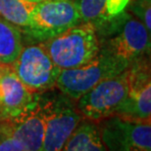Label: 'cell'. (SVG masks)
I'll list each match as a JSON object with an SVG mask.
<instances>
[{
    "instance_id": "cell-1",
    "label": "cell",
    "mask_w": 151,
    "mask_h": 151,
    "mask_svg": "<svg viewBox=\"0 0 151 151\" xmlns=\"http://www.w3.org/2000/svg\"><path fill=\"white\" fill-rule=\"evenodd\" d=\"M99 51L128 63L149 56L150 32L142 22L125 10L95 27Z\"/></svg>"
},
{
    "instance_id": "cell-2",
    "label": "cell",
    "mask_w": 151,
    "mask_h": 151,
    "mask_svg": "<svg viewBox=\"0 0 151 151\" xmlns=\"http://www.w3.org/2000/svg\"><path fill=\"white\" fill-rule=\"evenodd\" d=\"M59 69L78 67L99 52L94 25L81 22L57 36L40 42Z\"/></svg>"
},
{
    "instance_id": "cell-3",
    "label": "cell",
    "mask_w": 151,
    "mask_h": 151,
    "mask_svg": "<svg viewBox=\"0 0 151 151\" xmlns=\"http://www.w3.org/2000/svg\"><path fill=\"white\" fill-rule=\"evenodd\" d=\"M130 66L126 60L99 51L88 63L78 67L61 70L55 86L74 101L98 83L125 71Z\"/></svg>"
},
{
    "instance_id": "cell-4",
    "label": "cell",
    "mask_w": 151,
    "mask_h": 151,
    "mask_svg": "<svg viewBox=\"0 0 151 151\" xmlns=\"http://www.w3.org/2000/svg\"><path fill=\"white\" fill-rule=\"evenodd\" d=\"M81 22L76 0H44L34 5L30 24L23 30L33 39L42 42Z\"/></svg>"
},
{
    "instance_id": "cell-5",
    "label": "cell",
    "mask_w": 151,
    "mask_h": 151,
    "mask_svg": "<svg viewBox=\"0 0 151 151\" xmlns=\"http://www.w3.org/2000/svg\"><path fill=\"white\" fill-rule=\"evenodd\" d=\"M39 98L45 120L42 151H62L82 116L73 99L63 93L50 98Z\"/></svg>"
},
{
    "instance_id": "cell-6",
    "label": "cell",
    "mask_w": 151,
    "mask_h": 151,
    "mask_svg": "<svg viewBox=\"0 0 151 151\" xmlns=\"http://www.w3.org/2000/svg\"><path fill=\"white\" fill-rule=\"evenodd\" d=\"M128 93V68L120 74L105 79L80 99L76 107L82 118L98 122L113 116Z\"/></svg>"
},
{
    "instance_id": "cell-7",
    "label": "cell",
    "mask_w": 151,
    "mask_h": 151,
    "mask_svg": "<svg viewBox=\"0 0 151 151\" xmlns=\"http://www.w3.org/2000/svg\"><path fill=\"white\" fill-rule=\"evenodd\" d=\"M11 66L20 81L34 94L47 92L55 87L61 71L41 43L23 47Z\"/></svg>"
},
{
    "instance_id": "cell-8",
    "label": "cell",
    "mask_w": 151,
    "mask_h": 151,
    "mask_svg": "<svg viewBox=\"0 0 151 151\" xmlns=\"http://www.w3.org/2000/svg\"><path fill=\"white\" fill-rule=\"evenodd\" d=\"M108 151H151V124L113 115L97 122Z\"/></svg>"
},
{
    "instance_id": "cell-9",
    "label": "cell",
    "mask_w": 151,
    "mask_h": 151,
    "mask_svg": "<svg viewBox=\"0 0 151 151\" xmlns=\"http://www.w3.org/2000/svg\"><path fill=\"white\" fill-rule=\"evenodd\" d=\"M128 76V96L115 115L131 120L148 121L151 117V81L147 56L131 63Z\"/></svg>"
},
{
    "instance_id": "cell-10",
    "label": "cell",
    "mask_w": 151,
    "mask_h": 151,
    "mask_svg": "<svg viewBox=\"0 0 151 151\" xmlns=\"http://www.w3.org/2000/svg\"><path fill=\"white\" fill-rule=\"evenodd\" d=\"M37 94L20 81L11 65L0 63V122L11 121L34 104Z\"/></svg>"
},
{
    "instance_id": "cell-11",
    "label": "cell",
    "mask_w": 151,
    "mask_h": 151,
    "mask_svg": "<svg viewBox=\"0 0 151 151\" xmlns=\"http://www.w3.org/2000/svg\"><path fill=\"white\" fill-rule=\"evenodd\" d=\"M7 122L25 151H42L45 120L39 96L27 111Z\"/></svg>"
},
{
    "instance_id": "cell-12",
    "label": "cell",
    "mask_w": 151,
    "mask_h": 151,
    "mask_svg": "<svg viewBox=\"0 0 151 151\" xmlns=\"http://www.w3.org/2000/svg\"><path fill=\"white\" fill-rule=\"evenodd\" d=\"M82 22L97 25L107 22L127 9L130 0H76Z\"/></svg>"
},
{
    "instance_id": "cell-13",
    "label": "cell",
    "mask_w": 151,
    "mask_h": 151,
    "mask_svg": "<svg viewBox=\"0 0 151 151\" xmlns=\"http://www.w3.org/2000/svg\"><path fill=\"white\" fill-rule=\"evenodd\" d=\"M62 151H108L102 140L98 123L85 119L64 144Z\"/></svg>"
},
{
    "instance_id": "cell-14",
    "label": "cell",
    "mask_w": 151,
    "mask_h": 151,
    "mask_svg": "<svg viewBox=\"0 0 151 151\" xmlns=\"http://www.w3.org/2000/svg\"><path fill=\"white\" fill-rule=\"evenodd\" d=\"M22 49L20 28L0 17V63L11 65Z\"/></svg>"
},
{
    "instance_id": "cell-15",
    "label": "cell",
    "mask_w": 151,
    "mask_h": 151,
    "mask_svg": "<svg viewBox=\"0 0 151 151\" xmlns=\"http://www.w3.org/2000/svg\"><path fill=\"white\" fill-rule=\"evenodd\" d=\"M34 5L25 0H0V17L23 29L30 24Z\"/></svg>"
},
{
    "instance_id": "cell-16",
    "label": "cell",
    "mask_w": 151,
    "mask_h": 151,
    "mask_svg": "<svg viewBox=\"0 0 151 151\" xmlns=\"http://www.w3.org/2000/svg\"><path fill=\"white\" fill-rule=\"evenodd\" d=\"M0 151H25L22 144L14 137L7 121L0 122Z\"/></svg>"
},
{
    "instance_id": "cell-17",
    "label": "cell",
    "mask_w": 151,
    "mask_h": 151,
    "mask_svg": "<svg viewBox=\"0 0 151 151\" xmlns=\"http://www.w3.org/2000/svg\"><path fill=\"white\" fill-rule=\"evenodd\" d=\"M27 2H30V3H34V4H36L38 2H41V1H44V0H25Z\"/></svg>"
}]
</instances>
